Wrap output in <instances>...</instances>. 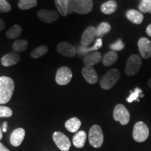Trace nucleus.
Returning <instances> with one entry per match:
<instances>
[{"label":"nucleus","instance_id":"obj_1","mask_svg":"<svg viewBox=\"0 0 151 151\" xmlns=\"http://www.w3.org/2000/svg\"><path fill=\"white\" fill-rule=\"evenodd\" d=\"M15 84L12 78L8 76L0 77V104L8 103L12 97Z\"/></svg>","mask_w":151,"mask_h":151},{"label":"nucleus","instance_id":"obj_2","mask_svg":"<svg viewBox=\"0 0 151 151\" xmlns=\"http://www.w3.org/2000/svg\"><path fill=\"white\" fill-rule=\"evenodd\" d=\"M93 8L92 0H69L68 14L76 12L78 14H87Z\"/></svg>","mask_w":151,"mask_h":151},{"label":"nucleus","instance_id":"obj_3","mask_svg":"<svg viewBox=\"0 0 151 151\" xmlns=\"http://www.w3.org/2000/svg\"><path fill=\"white\" fill-rule=\"evenodd\" d=\"M120 78V72L116 69H111L103 75L99 81V85L104 90H110L117 83Z\"/></svg>","mask_w":151,"mask_h":151},{"label":"nucleus","instance_id":"obj_4","mask_svg":"<svg viewBox=\"0 0 151 151\" xmlns=\"http://www.w3.org/2000/svg\"><path fill=\"white\" fill-rule=\"evenodd\" d=\"M132 137L137 142H144L149 137V128L142 121L137 122L134 124L132 132Z\"/></svg>","mask_w":151,"mask_h":151},{"label":"nucleus","instance_id":"obj_5","mask_svg":"<svg viewBox=\"0 0 151 151\" xmlns=\"http://www.w3.org/2000/svg\"><path fill=\"white\" fill-rule=\"evenodd\" d=\"M89 143L92 147L99 148L104 143V134L100 126L95 124L90 128L89 132Z\"/></svg>","mask_w":151,"mask_h":151},{"label":"nucleus","instance_id":"obj_6","mask_svg":"<svg viewBox=\"0 0 151 151\" xmlns=\"http://www.w3.org/2000/svg\"><path fill=\"white\" fill-rule=\"evenodd\" d=\"M141 64H142V60H141L140 56L137 54L132 55L126 62V75L127 76H132L137 74L140 69Z\"/></svg>","mask_w":151,"mask_h":151},{"label":"nucleus","instance_id":"obj_7","mask_svg":"<svg viewBox=\"0 0 151 151\" xmlns=\"http://www.w3.org/2000/svg\"><path fill=\"white\" fill-rule=\"evenodd\" d=\"M113 118L116 121L120 122L122 125H126L130 120L129 111L123 104H117L113 110Z\"/></svg>","mask_w":151,"mask_h":151},{"label":"nucleus","instance_id":"obj_8","mask_svg":"<svg viewBox=\"0 0 151 151\" xmlns=\"http://www.w3.org/2000/svg\"><path fill=\"white\" fill-rule=\"evenodd\" d=\"M55 143L58 148L62 151H69L71 148V143L67 136L60 132H54L52 135Z\"/></svg>","mask_w":151,"mask_h":151},{"label":"nucleus","instance_id":"obj_9","mask_svg":"<svg viewBox=\"0 0 151 151\" xmlns=\"http://www.w3.org/2000/svg\"><path fill=\"white\" fill-rule=\"evenodd\" d=\"M72 76V71L70 68L68 67H62L57 71L55 81L58 85L65 86L70 82Z\"/></svg>","mask_w":151,"mask_h":151},{"label":"nucleus","instance_id":"obj_10","mask_svg":"<svg viewBox=\"0 0 151 151\" xmlns=\"http://www.w3.org/2000/svg\"><path fill=\"white\" fill-rule=\"evenodd\" d=\"M138 48L141 57L149 59L151 56V42L148 38L142 37L138 41Z\"/></svg>","mask_w":151,"mask_h":151},{"label":"nucleus","instance_id":"obj_11","mask_svg":"<svg viewBox=\"0 0 151 151\" xmlns=\"http://www.w3.org/2000/svg\"><path fill=\"white\" fill-rule=\"evenodd\" d=\"M57 50L62 55L67 58H73L76 54V49L69 43L63 41L60 42L57 46Z\"/></svg>","mask_w":151,"mask_h":151},{"label":"nucleus","instance_id":"obj_12","mask_svg":"<svg viewBox=\"0 0 151 151\" xmlns=\"http://www.w3.org/2000/svg\"><path fill=\"white\" fill-rule=\"evenodd\" d=\"M38 18L45 23H52L58 19L59 15L55 11L41 9L38 12Z\"/></svg>","mask_w":151,"mask_h":151},{"label":"nucleus","instance_id":"obj_13","mask_svg":"<svg viewBox=\"0 0 151 151\" xmlns=\"http://www.w3.org/2000/svg\"><path fill=\"white\" fill-rule=\"evenodd\" d=\"M96 37V28L93 26L87 27L81 36V45L88 47L94 41Z\"/></svg>","mask_w":151,"mask_h":151},{"label":"nucleus","instance_id":"obj_14","mask_svg":"<svg viewBox=\"0 0 151 151\" xmlns=\"http://www.w3.org/2000/svg\"><path fill=\"white\" fill-rule=\"evenodd\" d=\"M82 75L85 80L90 84H95L98 81V75L92 67L85 66L82 69Z\"/></svg>","mask_w":151,"mask_h":151},{"label":"nucleus","instance_id":"obj_15","mask_svg":"<svg viewBox=\"0 0 151 151\" xmlns=\"http://www.w3.org/2000/svg\"><path fill=\"white\" fill-rule=\"evenodd\" d=\"M20 60V56L18 52H11L9 53L6 54L1 58V62L3 66L4 67H10L13 66Z\"/></svg>","mask_w":151,"mask_h":151},{"label":"nucleus","instance_id":"obj_16","mask_svg":"<svg viewBox=\"0 0 151 151\" xmlns=\"http://www.w3.org/2000/svg\"><path fill=\"white\" fill-rule=\"evenodd\" d=\"M25 136V131L23 128H18L15 129L10 137V142L11 145L18 147L21 144Z\"/></svg>","mask_w":151,"mask_h":151},{"label":"nucleus","instance_id":"obj_17","mask_svg":"<svg viewBox=\"0 0 151 151\" xmlns=\"http://www.w3.org/2000/svg\"><path fill=\"white\" fill-rule=\"evenodd\" d=\"M101 60V54L99 52H92L84 57L83 63L86 66L92 67L97 65Z\"/></svg>","mask_w":151,"mask_h":151},{"label":"nucleus","instance_id":"obj_18","mask_svg":"<svg viewBox=\"0 0 151 151\" xmlns=\"http://www.w3.org/2000/svg\"><path fill=\"white\" fill-rule=\"evenodd\" d=\"M101 46H102V39L101 38H98L97 40H96L94 46L90 47V48L83 46L82 45L79 46L78 52L80 55H87L88 54H89L90 52H95L96 50H99L100 48H101Z\"/></svg>","mask_w":151,"mask_h":151},{"label":"nucleus","instance_id":"obj_19","mask_svg":"<svg viewBox=\"0 0 151 151\" xmlns=\"http://www.w3.org/2000/svg\"><path fill=\"white\" fill-rule=\"evenodd\" d=\"M126 17L134 24H140L143 20V15L140 11L135 9H130L126 12Z\"/></svg>","mask_w":151,"mask_h":151},{"label":"nucleus","instance_id":"obj_20","mask_svg":"<svg viewBox=\"0 0 151 151\" xmlns=\"http://www.w3.org/2000/svg\"><path fill=\"white\" fill-rule=\"evenodd\" d=\"M117 9H118V4L114 0H109L103 3L100 8L101 12L106 15L113 14L117 10Z\"/></svg>","mask_w":151,"mask_h":151},{"label":"nucleus","instance_id":"obj_21","mask_svg":"<svg viewBox=\"0 0 151 151\" xmlns=\"http://www.w3.org/2000/svg\"><path fill=\"white\" fill-rule=\"evenodd\" d=\"M87 138V134L84 131H78L73 136V144L76 148H81L84 146Z\"/></svg>","mask_w":151,"mask_h":151},{"label":"nucleus","instance_id":"obj_22","mask_svg":"<svg viewBox=\"0 0 151 151\" xmlns=\"http://www.w3.org/2000/svg\"><path fill=\"white\" fill-rule=\"evenodd\" d=\"M81 122L78 118H71L65 122V127L68 131L74 133L78 131L79 128L81 127Z\"/></svg>","mask_w":151,"mask_h":151},{"label":"nucleus","instance_id":"obj_23","mask_svg":"<svg viewBox=\"0 0 151 151\" xmlns=\"http://www.w3.org/2000/svg\"><path fill=\"white\" fill-rule=\"evenodd\" d=\"M118 60V54L116 52L113 51H109L104 55L102 59V63L105 67H109V66L113 65Z\"/></svg>","mask_w":151,"mask_h":151},{"label":"nucleus","instance_id":"obj_24","mask_svg":"<svg viewBox=\"0 0 151 151\" xmlns=\"http://www.w3.org/2000/svg\"><path fill=\"white\" fill-rule=\"evenodd\" d=\"M55 3L60 14L62 16H67L68 14L69 0H55Z\"/></svg>","mask_w":151,"mask_h":151},{"label":"nucleus","instance_id":"obj_25","mask_svg":"<svg viewBox=\"0 0 151 151\" xmlns=\"http://www.w3.org/2000/svg\"><path fill=\"white\" fill-rule=\"evenodd\" d=\"M111 25L108 22H103L100 23L98 27L96 28V37H101L105 34L109 33L111 31Z\"/></svg>","mask_w":151,"mask_h":151},{"label":"nucleus","instance_id":"obj_26","mask_svg":"<svg viewBox=\"0 0 151 151\" xmlns=\"http://www.w3.org/2000/svg\"><path fill=\"white\" fill-rule=\"evenodd\" d=\"M22 34V28L18 24H15L6 32V37L9 39H14L19 37Z\"/></svg>","mask_w":151,"mask_h":151},{"label":"nucleus","instance_id":"obj_27","mask_svg":"<svg viewBox=\"0 0 151 151\" xmlns=\"http://www.w3.org/2000/svg\"><path fill=\"white\" fill-rule=\"evenodd\" d=\"M48 51V46H46V45H42V46H40L34 49L31 52V57L32 58H35V59H37V58H41V56L44 55Z\"/></svg>","mask_w":151,"mask_h":151},{"label":"nucleus","instance_id":"obj_28","mask_svg":"<svg viewBox=\"0 0 151 151\" xmlns=\"http://www.w3.org/2000/svg\"><path fill=\"white\" fill-rule=\"evenodd\" d=\"M28 43L26 40H23V39H19L15 41L12 46V48L14 52H22L26 50L27 48Z\"/></svg>","mask_w":151,"mask_h":151},{"label":"nucleus","instance_id":"obj_29","mask_svg":"<svg viewBox=\"0 0 151 151\" xmlns=\"http://www.w3.org/2000/svg\"><path fill=\"white\" fill-rule=\"evenodd\" d=\"M37 5V0H20L18 2V7L21 10H27Z\"/></svg>","mask_w":151,"mask_h":151},{"label":"nucleus","instance_id":"obj_30","mask_svg":"<svg viewBox=\"0 0 151 151\" xmlns=\"http://www.w3.org/2000/svg\"><path fill=\"white\" fill-rule=\"evenodd\" d=\"M130 92H131V94H130V95L127 98V99H126L127 102L132 103L134 101H139V97H140L141 94L143 93L142 90L139 88H136L134 90V91H130Z\"/></svg>","mask_w":151,"mask_h":151},{"label":"nucleus","instance_id":"obj_31","mask_svg":"<svg viewBox=\"0 0 151 151\" xmlns=\"http://www.w3.org/2000/svg\"><path fill=\"white\" fill-rule=\"evenodd\" d=\"M139 9L141 13L151 14V0H141L139 5Z\"/></svg>","mask_w":151,"mask_h":151},{"label":"nucleus","instance_id":"obj_32","mask_svg":"<svg viewBox=\"0 0 151 151\" xmlns=\"http://www.w3.org/2000/svg\"><path fill=\"white\" fill-rule=\"evenodd\" d=\"M109 47H110V48L113 50V51H120V50H122V49L124 48V43L122 42L121 39H118V41H116V42L111 44Z\"/></svg>","mask_w":151,"mask_h":151},{"label":"nucleus","instance_id":"obj_33","mask_svg":"<svg viewBox=\"0 0 151 151\" xmlns=\"http://www.w3.org/2000/svg\"><path fill=\"white\" fill-rule=\"evenodd\" d=\"M13 115V111L7 106H0V118H9Z\"/></svg>","mask_w":151,"mask_h":151},{"label":"nucleus","instance_id":"obj_34","mask_svg":"<svg viewBox=\"0 0 151 151\" xmlns=\"http://www.w3.org/2000/svg\"><path fill=\"white\" fill-rule=\"evenodd\" d=\"M11 10L10 4L7 2L6 0H0V11L7 13Z\"/></svg>","mask_w":151,"mask_h":151},{"label":"nucleus","instance_id":"obj_35","mask_svg":"<svg viewBox=\"0 0 151 151\" xmlns=\"http://www.w3.org/2000/svg\"><path fill=\"white\" fill-rule=\"evenodd\" d=\"M4 27H5V22H4L3 20L0 19V32L4 29Z\"/></svg>","mask_w":151,"mask_h":151},{"label":"nucleus","instance_id":"obj_36","mask_svg":"<svg viewBox=\"0 0 151 151\" xmlns=\"http://www.w3.org/2000/svg\"><path fill=\"white\" fill-rule=\"evenodd\" d=\"M0 151H10L6 147H5L3 145V143H1L0 142Z\"/></svg>","mask_w":151,"mask_h":151},{"label":"nucleus","instance_id":"obj_37","mask_svg":"<svg viewBox=\"0 0 151 151\" xmlns=\"http://www.w3.org/2000/svg\"><path fill=\"white\" fill-rule=\"evenodd\" d=\"M146 33L148 36L151 37V24H149V25L146 28Z\"/></svg>","mask_w":151,"mask_h":151},{"label":"nucleus","instance_id":"obj_38","mask_svg":"<svg viewBox=\"0 0 151 151\" xmlns=\"http://www.w3.org/2000/svg\"><path fill=\"white\" fill-rule=\"evenodd\" d=\"M7 122H4L3 123L2 125V132H6L7 131Z\"/></svg>","mask_w":151,"mask_h":151},{"label":"nucleus","instance_id":"obj_39","mask_svg":"<svg viewBox=\"0 0 151 151\" xmlns=\"http://www.w3.org/2000/svg\"><path fill=\"white\" fill-rule=\"evenodd\" d=\"M3 137V134H2V131H1V128H0V140H1V139H2Z\"/></svg>","mask_w":151,"mask_h":151},{"label":"nucleus","instance_id":"obj_40","mask_svg":"<svg viewBox=\"0 0 151 151\" xmlns=\"http://www.w3.org/2000/svg\"><path fill=\"white\" fill-rule=\"evenodd\" d=\"M148 86H149V88H150V89L151 90V78H150V79H149V81H148Z\"/></svg>","mask_w":151,"mask_h":151},{"label":"nucleus","instance_id":"obj_41","mask_svg":"<svg viewBox=\"0 0 151 151\" xmlns=\"http://www.w3.org/2000/svg\"><path fill=\"white\" fill-rule=\"evenodd\" d=\"M144 97V95H143V94L142 93V94H141V95H140V97Z\"/></svg>","mask_w":151,"mask_h":151}]
</instances>
